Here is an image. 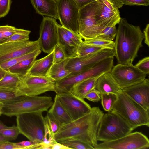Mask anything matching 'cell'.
<instances>
[{
	"label": "cell",
	"mask_w": 149,
	"mask_h": 149,
	"mask_svg": "<svg viewBox=\"0 0 149 149\" xmlns=\"http://www.w3.org/2000/svg\"><path fill=\"white\" fill-rule=\"evenodd\" d=\"M104 114L99 107L92 108L88 113L61 126L54 135L55 140L59 142L70 139H77L94 147L98 143L97 133Z\"/></svg>",
	"instance_id": "cell-1"
},
{
	"label": "cell",
	"mask_w": 149,
	"mask_h": 149,
	"mask_svg": "<svg viewBox=\"0 0 149 149\" xmlns=\"http://www.w3.org/2000/svg\"><path fill=\"white\" fill-rule=\"evenodd\" d=\"M114 49L118 64H132L142 47L143 33L139 26H134L121 18L119 22Z\"/></svg>",
	"instance_id": "cell-2"
},
{
	"label": "cell",
	"mask_w": 149,
	"mask_h": 149,
	"mask_svg": "<svg viewBox=\"0 0 149 149\" xmlns=\"http://www.w3.org/2000/svg\"><path fill=\"white\" fill-rule=\"evenodd\" d=\"M117 95L116 100L110 112L120 117L134 130L142 126H149V111L146 110L123 91Z\"/></svg>",
	"instance_id": "cell-3"
},
{
	"label": "cell",
	"mask_w": 149,
	"mask_h": 149,
	"mask_svg": "<svg viewBox=\"0 0 149 149\" xmlns=\"http://www.w3.org/2000/svg\"><path fill=\"white\" fill-rule=\"evenodd\" d=\"M53 102L50 96H24L4 103L1 109L3 115L11 117L27 113L47 111Z\"/></svg>",
	"instance_id": "cell-4"
},
{
	"label": "cell",
	"mask_w": 149,
	"mask_h": 149,
	"mask_svg": "<svg viewBox=\"0 0 149 149\" xmlns=\"http://www.w3.org/2000/svg\"><path fill=\"white\" fill-rule=\"evenodd\" d=\"M134 129L122 118L111 112L104 114L98 129L97 139L103 142L114 140L130 133Z\"/></svg>",
	"instance_id": "cell-5"
},
{
	"label": "cell",
	"mask_w": 149,
	"mask_h": 149,
	"mask_svg": "<svg viewBox=\"0 0 149 149\" xmlns=\"http://www.w3.org/2000/svg\"><path fill=\"white\" fill-rule=\"evenodd\" d=\"M100 9L97 1L79 8V33L84 41L96 38L104 29L97 22Z\"/></svg>",
	"instance_id": "cell-6"
},
{
	"label": "cell",
	"mask_w": 149,
	"mask_h": 149,
	"mask_svg": "<svg viewBox=\"0 0 149 149\" xmlns=\"http://www.w3.org/2000/svg\"><path fill=\"white\" fill-rule=\"evenodd\" d=\"M17 126L20 134L30 141L40 143L43 142L44 133V117L42 112L23 114L16 116Z\"/></svg>",
	"instance_id": "cell-7"
},
{
	"label": "cell",
	"mask_w": 149,
	"mask_h": 149,
	"mask_svg": "<svg viewBox=\"0 0 149 149\" xmlns=\"http://www.w3.org/2000/svg\"><path fill=\"white\" fill-rule=\"evenodd\" d=\"M55 81L47 77L26 75L21 77L18 89L17 97L24 96H35L49 91H55Z\"/></svg>",
	"instance_id": "cell-8"
},
{
	"label": "cell",
	"mask_w": 149,
	"mask_h": 149,
	"mask_svg": "<svg viewBox=\"0 0 149 149\" xmlns=\"http://www.w3.org/2000/svg\"><path fill=\"white\" fill-rule=\"evenodd\" d=\"M149 147L148 138L142 133L135 132L116 139L97 144L95 149H146Z\"/></svg>",
	"instance_id": "cell-9"
},
{
	"label": "cell",
	"mask_w": 149,
	"mask_h": 149,
	"mask_svg": "<svg viewBox=\"0 0 149 149\" xmlns=\"http://www.w3.org/2000/svg\"><path fill=\"white\" fill-rule=\"evenodd\" d=\"M114 49H104L95 53L84 56L70 58L65 68L73 75L81 72L91 68L96 63L105 58L114 57Z\"/></svg>",
	"instance_id": "cell-10"
},
{
	"label": "cell",
	"mask_w": 149,
	"mask_h": 149,
	"mask_svg": "<svg viewBox=\"0 0 149 149\" xmlns=\"http://www.w3.org/2000/svg\"><path fill=\"white\" fill-rule=\"evenodd\" d=\"M58 19L63 27L79 33V8L73 0H57Z\"/></svg>",
	"instance_id": "cell-11"
},
{
	"label": "cell",
	"mask_w": 149,
	"mask_h": 149,
	"mask_svg": "<svg viewBox=\"0 0 149 149\" xmlns=\"http://www.w3.org/2000/svg\"><path fill=\"white\" fill-rule=\"evenodd\" d=\"M111 73L122 89L141 82L146 79L147 75L132 64H118L113 67Z\"/></svg>",
	"instance_id": "cell-12"
},
{
	"label": "cell",
	"mask_w": 149,
	"mask_h": 149,
	"mask_svg": "<svg viewBox=\"0 0 149 149\" xmlns=\"http://www.w3.org/2000/svg\"><path fill=\"white\" fill-rule=\"evenodd\" d=\"M59 25L56 19L43 17L40 25L38 39L40 49L45 53H49L57 44Z\"/></svg>",
	"instance_id": "cell-13"
},
{
	"label": "cell",
	"mask_w": 149,
	"mask_h": 149,
	"mask_svg": "<svg viewBox=\"0 0 149 149\" xmlns=\"http://www.w3.org/2000/svg\"><path fill=\"white\" fill-rule=\"evenodd\" d=\"M40 49L38 39L6 42L0 44V65L9 60Z\"/></svg>",
	"instance_id": "cell-14"
},
{
	"label": "cell",
	"mask_w": 149,
	"mask_h": 149,
	"mask_svg": "<svg viewBox=\"0 0 149 149\" xmlns=\"http://www.w3.org/2000/svg\"><path fill=\"white\" fill-rule=\"evenodd\" d=\"M100 13L97 18L99 24L103 28L118 24L120 19L118 9L123 5L119 0H97Z\"/></svg>",
	"instance_id": "cell-15"
},
{
	"label": "cell",
	"mask_w": 149,
	"mask_h": 149,
	"mask_svg": "<svg viewBox=\"0 0 149 149\" xmlns=\"http://www.w3.org/2000/svg\"><path fill=\"white\" fill-rule=\"evenodd\" d=\"M56 94L72 121L88 113L91 110V106L84 99L80 98L70 92Z\"/></svg>",
	"instance_id": "cell-16"
},
{
	"label": "cell",
	"mask_w": 149,
	"mask_h": 149,
	"mask_svg": "<svg viewBox=\"0 0 149 149\" xmlns=\"http://www.w3.org/2000/svg\"><path fill=\"white\" fill-rule=\"evenodd\" d=\"M123 91L147 111H149V80L125 88Z\"/></svg>",
	"instance_id": "cell-17"
},
{
	"label": "cell",
	"mask_w": 149,
	"mask_h": 149,
	"mask_svg": "<svg viewBox=\"0 0 149 149\" xmlns=\"http://www.w3.org/2000/svg\"><path fill=\"white\" fill-rule=\"evenodd\" d=\"M94 88L101 94L112 93L117 95L123 91L112 77L111 71L105 72L98 77Z\"/></svg>",
	"instance_id": "cell-18"
},
{
	"label": "cell",
	"mask_w": 149,
	"mask_h": 149,
	"mask_svg": "<svg viewBox=\"0 0 149 149\" xmlns=\"http://www.w3.org/2000/svg\"><path fill=\"white\" fill-rule=\"evenodd\" d=\"M54 49L46 56L35 60L27 75L38 77L47 76L53 64Z\"/></svg>",
	"instance_id": "cell-19"
},
{
	"label": "cell",
	"mask_w": 149,
	"mask_h": 149,
	"mask_svg": "<svg viewBox=\"0 0 149 149\" xmlns=\"http://www.w3.org/2000/svg\"><path fill=\"white\" fill-rule=\"evenodd\" d=\"M57 44L62 49L67 58H71L77 56L78 45L68 37L63 27L59 24L58 27Z\"/></svg>",
	"instance_id": "cell-20"
},
{
	"label": "cell",
	"mask_w": 149,
	"mask_h": 149,
	"mask_svg": "<svg viewBox=\"0 0 149 149\" xmlns=\"http://www.w3.org/2000/svg\"><path fill=\"white\" fill-rule=\"evenodd\" d=\"M36 12L43 16L58 19L56 2L55 0H30Z\"/></svg>",
	"instance_id": "cell-21"
},
{
	"label": "cell",
	"mask_w": 149,
	"mask_h": 149,
	"mask_svg": "<svg viewBox=\"0 0 149 149\" xmlns=\"http://www.w3.org/2000/svg\"><path fill=\"white\" fill-rule=\"evenodd\" d=\"M47 113L56 120L61 127L72 121L61 104L57 94L54 97L52 104L48 111Z\"/></svg>",
	"instance_id": "cell-22"
},
{
	"label": "cell",
	"mask_w": 149,
	"mask_h": 149,
	"mask_svg": "<svg viewBox=\"0 0 149 149\" xmlns=\"http://www.w3.org/2000/svg\"><path fill=\"white\" fill-rule=\"evenodd\" d=\"M99 77L85 80L75 84L69 92L83 99L91 90L94 88L97 79Z\"/></svg>",
	"instance_id": "cell-23"
},
{
	"label": "cell",
	"mask_w": 149,
	"mask_h": 149,
	"mask_svg": "<svg viewBox=\"0 0 149 149\" xmlns=\"http://www.w3.org/2000/svg\"><path fill=\"white\" fill-rule=\"evenodd\" d=\"M70 58H67L61 62L53 64L47 74V76L56 81L68 76L71 73L65 68V66Z\"/></svg>",
	"instance_id": "cell-24"
},
{
	"label": "cell",
	"mask_w": 149,
	"mask_h": 149,
	"mask_svg": "<svg viewBox=\"0 0 149 149\" xmlns=\"http://www.w3.org/2000/svg\"><path fill=\"white\" fill-rule=\"evenodd\" d=\"M37 57L23 60L9 68L7 70L11 73L23 77L27 75Z\"/></svg>",
	"instance_id": "cell-25"
},
{
	"label": "cell",
	"mask_w": 149,
	"mask_h": 149,
	"mask_svg": "<svg viewBox=\"0 0 149 149\" xmlns=\"http://www.w3.org/2000/svg\"><path fill=\"white\" fill-rule=\"evenodd\" d=\"M21 80V77L7 71L4 76L0 80V87L16 92Z\"/></svg>",
	"instance_id": "cell-26"
},
{
	"label": "cell",
	"mask_w": 149,
	"mask_h": 149,
	"mask_svg": "<svg viewBox=\"0 0 149 149\" xmlns=\"http://www.w3.org/2000/svg\"><path fill=\"white\" fill-rule=\"evenodd\" d=\"M29 30L18 29L8 25L0 26V44L5 43L7 39L13 35L18 33L30 34Z\"/></svg>",
	"instance_id": "cell-27"
},
{
	"label": "cell",
	"mask_w": 149,
	"mask_h": 149,
	"mask_svg": "<svg viewBox=\"0 0 149 149\" xmlns=\"http://www.w3.org/2000/svg\"><path fill=\"white\" fill-rule=\"evenodd\" d=\"M40 49L36 50L31 52L9 60L0 65V67L6 71L10 67L20 61L34 57H37L40 54Z\"/></svg>",
	"instance_id": "cell-28"
},
{
	"label": "cell",
	"mask_w": 149,
	"mask_h": 149,
	"mask_svg": "<svg viewBox=\"0 0 149 149\" xmlns=\"http://www.w3.org/2000/svg\"><path fill=\"white\" fill-rule=\"evenodd\" d=\"M71 149H95L90 144L77 139H70L59 142Z\"/></svg>",
	"instance_id": "cell-29"
},
{
	"label": "cell",
	"mask_w": 149,
	"mask_h": 149,
	"mask_svg": "<svg viewBox=\"0 0 149 149\" xmlns=\"http://www.w3.org/2000/svg\"><path fill=\"white\" fill-rule=\"evenodd\" d=\"M117 99V95L113 93L101 94V104L104 109L108 112H110Z\"/></svg>",
	"instance_id": "cell-30"
},
{
	"label": "cell",
	"mask_w": 149,
	"mask_h": 149,
	"mask_svg": "<svg viewBox=\"0 0 149 149\" xmlns=\"http://www.w3.org/2000/svg\"><path fill=\"white\" fill-rule=\"evenodd\" d=\"M103 49L104 48L101 47L81 43L78 46L77 56H84L93 54Z\"/></svg>",
	"instance_id": "cell-31"
},
{
	"label": "cell",
	"mask_w": 149,
	"mask_h": 149,
	"mask_svg": "<svg viewBox=\"0 0 149 149\" xmlns=\"http://www.w3.org/2000/svg\"><path fill=\"white\" fill-rule=\"evenodd\" d=\"M116 25L109 26L106 27L99 35L93 39L113 40L116 37Z\"/></svg>",
	"instance_id": "cell-32"
},
{
	"label": "cell",
	"mask_w": 149,
	"mask_h": 149,
	"mask_svg": "<svg viewBox=\"0 0 149 149\" xmlns=\"http://www.w3.org/2000/svg\"><path fill=\"white\" fill-rule=\"evenodd\" d=\"M84 44L92 45L102 47L104 49H114V41L104 40L92 39L84 41Z\"/></svg>",
	"instance_id": "cell-33"
},
{
	"label": "cell",
	"mask_w": 149,
	"mask_h": 149,
	"mask_svg": "<svg viewBox=\"0 0 149 149\" xmlns=\"http://www.w3.org/2000/svg\"><path fill=\"white\" fill-rule=\"evenodd\" d=\"M19 134L18 128L15 125L0 130V134L8 139L10 141L15 140Z\"/></svg>",
	"instance_id": "cell-34"
},
{
	"label": "cell",
	"mask_w": 149,
	"mask_h": 149,
	"mask_svg": "<svg viewBox=\"0 0 149 149\" xmlns=\"http://www.w3.org/2000/svg\"><path fill=\"white\" fill-rule=\"evenodd\" d=\"M18 97L16 95V91L0 87V102L4 104L16 99Z\"/></svg>",
	"instance_id": "cell-35"
},
{
	"label": "cell",
	"mask_w": 149,
	"mask_h": 149,
	"mask_svg": "<svg viewBox=\"0 0 149 149\" xmlns=\"http://www.w3.org/2000/svg\"><path fill=\"white\" fill-rule=\"evenodd\" d=\"M53 64L61 62L67 58L63 51L57 44L54 49Z\"/></svg>",
	"instance_id": "cell-36"
},
{
	"label": "cell",
	"mask_w": 149,
	"mask_h": 149,
	"mask_svg": "<svg viewBox=\"0 0 149 149\" xmlns=\"http://www.w3.org/2000/svg\"><path fill=\"white\" fill-rule=\"evenodd\" d=\"M45 117L52 134L54 136L59 130L61 127V126L56 120L47 113L46 116Z\"/></svg>",
	"instance_id": "cell-37"
},
{
	"label": "cell",
	"mask_w": 149,
	"mask_h": 149,
	"mask_svg": "<svg viewBox=\"0 0 149 149\" xmlns=\"http://www.w3.org/2000/svg\"><path fill=\"white\" fill-rule=\"evenodd\" d=\"M141 71L146 74L149 73V57H146L139 60L135 65Z\"/></svg>",
	"instance_id": "cell-38"
},
{
	"label": "cell",
	"mask_w": 149,
	"mask_h": 149,
	"mask_svg": "<svg viewBox=\"0 0 149 149\" xmlns=\"http://www.w3.org/2000/svg\"><path fill=\"white\" fill-rule=\"evenodd\" d=\"M11 0H0V18L5 17L9 11Z\"/></svg>",
	"instance_id": "cell-39"
},
{
	"label": "cell",
	"mask_w": 149,
	"mask_h": 149,
	"mask_svg": "<svg viewBox=\"0 0 149 149\" xmlns=\"http://www.w3.org/2000/svg\"><path fill=\"white\" fill-rule=\"evenodd\" d=\"M29 35L28 33H16L9 37L6 42L28 40H29Z\"/></svg>",
	"instance_id": "cell-40"
},
{
	"label": "cell",
	"mask_w": 149,
	"mask_h": 149,
	"mask_svg": "<svg viewBox=\"0 0 149 149\" xmlns=\"http://www.w3.org/2000/svg\"><path fill=\"white\" fill-rule=\"evenodd\" d=\"M64 30L68 37L76 44L79 45L83 41L81 36L78 33L64 27Z\"/></svg>",
	"instance_id": "cell-41"
},
{
	"label": "cell",
	"mask_w": 149,
	"mask_h": 149,
	"mask_svg": "<svg viewBox=\"0 0 149 149\" xmlns=\"http://www.w3.org/2000/svg\"><path fill=\"white\" fill-rule=\"evenodd\" d=\"M85 98L94 102H98L101 99V93L94 88L86 95Z\"/></svg>",
	"instance_id": "cell-42"
},
{
	"label": "cell",
	"mask_w": 149,
	"mask_h": 149,
	"mask_svg": "<svg viewBox=\"0 0 149 149\" xmlns=\"http://www.w3.org/2000/svg\"><path fill=\"white\" fill-rule=\"evenodd\" d=\"M0 149H26L25 147L18 145L16 143L9 141H0Z\"/></svg>",
	"instance_id": "cell-43"
},
{
	"label": "cell",
	"mask_w": 149,
	"mask_h": 149,
	"mask_svg": "<svg viewBox=\"0 0 149 149\" xmlns=\"http://www.w3.org/2000/svg\"><path fill=\"white\" fill-rule=\"evenodd\" d=\"M123 4L132 5L147 6L149 5V0H119Z\"/></svg>",
	"instance_id": "cell-44"
},
{
	"label": "cell",
	"mask_w": 149,
	"mask_h": 149,
	"mask_svg": "<svg viewBox=\"0 0 149 149\" xmlns=\"http://www.w3.org/2000/svg\"><path fill=\"white\" fill-rule=\"evenodd\" d=\"M79 8L97 0H73Z\"/></svg>",
	"instance_id": "cell-45"
},
{
	"label": "cell",
	"mask_w": 149,
	"mask_h": 149,
	"mask_svg": "<svg viewBox=\"0 0 149 149\" xmlns=\"http://www.w3.org/2000/svg\"><path fill=\"white\" fill-rule=\"evenodd\" d=\"M144 42L149 47V24H147L143 30Z\"/></svg>",
	"instance_id": "cell-46"
},
{
	"label": "cell",
	"mask_w": 149,
	"mask_h": 149,
	"mask_svg": "<svg viewBox=\"0 0 149 149\" xmlns=\"http://www.w3.org/2000/svg\"><path fill=\"white\" fill-rule=\"evenodd\" d=\"M52 149H71L68 147L60 143L56 142L54 144L52 147Z\"/></svg>",
	"instance_id": "cell-47"
},
{
	"label": "cell",
	"mask_w": 149,
	"mask_h": 149,
	"mask_svg": "<svg viewBox=\"0 0 149 149\" xmlns=\"http://www.w3.org/2000/svg\"><path fill=\"white\" fill-rule=\"evenodd\" d=\"M6 72L7 71L0 67V80L4 76Z\"/></svg>",
	"instance_id": "cell-48"
},
{
	"label": "cell",
	"mask_w": 149,
	"mask_h": 149,
	"mask_svg": "<svg viewBox=\"0 0 149 149\" xmlns=\"http://www.w3.org/2000/svg\"><path fill=\"white\" fill-rule=\"evenodd\" d=\"M9 141L8 139L0 134V141Z\"/></svg>",
	"instance_id": "cell-49"
},
{
	"label": "cell",
	"mask_w": 149,
	"mask_h": 149,
	"mask_svg": "<svg viewBox=\"0 0 149 149\" xmlns=\"http://www.w3.org/2000/svg\"><path fill=\"white\" fill-rule=\"evenodd\" d=\"M8 127L5 125L3 123L0 121V130L8 128Z\"/></svg>",
	"instance_id": "cell-50"
},
{
	"label": "cell",
	"mask_w": 149,
	"mask_h": 149,
	"mask_svg": "<svg viewBox=\"0 0 149 149\" xmlns=\"http://www.w3.org/2000/svg\"><path fill=\"white\" fill-rule=\"evenodd\" d=\"M4 104L3 102H0V108H1L2 107L3 105Z\"/></svg>",
	"instance_id": "cell-51"
},
{
	"label": "cell",
	"mask_w": 149,
	"mask_h": 149,
	"mask_svg": "<svg viewBox=\"0 0 149 149\" xmlns=\"http://www.w3.org/2000/svg\"><path fill=\"white\" fill-rule=\"evenodd\" d=\"M2 114H3L2 112L1 108H0V116H1Z\"/></svg>",
	"instance_id": "cell-52"
},
{
	"label": "cell",
	"mask_w": 149,
	"mask_h": 149,
	"mask_svg": "<svg viewBox=\"0 0 149 149\" xmlns=\"http://www.w3.org/2000/svg\"><path fill=\"white\" fill-rule=\"evenodd\" d=\"M55 0V1H56L57 0Z\"/></svg>",
	"instance_id": "cell-53"
}]
</instances>
